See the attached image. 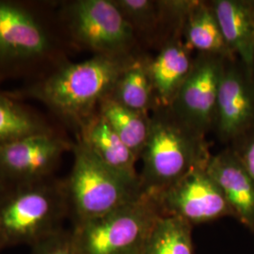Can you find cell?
<instances>
[{
    "label": "cell",
    "instance_id": "1",
    "mask_svg": "<svg viewBox=\"0 0 254 254\" xmlns=\"http://www.w3.org/2000/svg\"><path fill=\"white\" fill-rule=\"evenodd\" d=\"M134 53L93 55L80 63L68 61L27 87L8 93L17 100L41 102L58 118L78 130L109 97Z\"/></svg>",
    "mask_w": 254,
    "mask_h": 254
},
{
    "label": "cell",
    "instance_id": "2",
    "mask_svg": "<svg viewBox=\"0 0 254 254\" xmlns=\"http://www.w3.org/2000/svg\"><path fill=\"white\" fill-rule=\"evenodd\" d=\"M206 136L178 118L169 108L150 114V130L140 155L142 192L155 196L188 173L206 167L211 157Z\"/></svg>",
    "mask_w": 254,
    "mask_h": 254
},
{
    "label": "cell",
    "instance_id": "3",
    "mask_svg": "<svg viewBox=\"0 0 254 254\" xmlns=\"http://www.w3.org/2000/svg\"><path fill=\"white\" fill-rule=\"evenodd\" d=\"M63 42V35L40 10L0 0V81L38 72L42 77L68 62Z\"/></svg>",
    "mask_w": 254,
    "mask_h": 254
},
{
    "label": "cell",
    "instance_id": "4",
    "mask_svg": "<svg viewBox=\"0 0 254 254\" xmlns=\"http://www.w3.org/2000/svg\"><path fill=\"white\" fill-rule=\"evenodd\" d=\"M70 216L64 180L55 176L14 185L0 200V252L33 247L62 231Z\"/></svg>",
    "mask_w": 254,
    "mask_h": 254
},
{
    "label": "cell",
    "instance_id": "5",
    "mask_svg": "<svg viewBox=\"0 0 254 254\" xmlns=\"http://www.w3.org/2000/svg\"><path fill=\"white\" fill-rule=\"evenodd\" d=\"M72 152L73 167L64 186L73 223L99 218L142 195L140 186L111 171L79 140Z\"/></svg>",
    "mask_w": 254,
    "mask_h": 254
},
{
    "label": "cell",
    "instance_id": "6",
    "mask_svg": "<svg viewBox=\"0 0 254 254\" xmlns=\"http://www.w3.org/2000/svg\"><path fill=\"white\" fill-rule=\"evenodd\" d=\"M160 216L154 197L142 193L109 214L73 223V245L77 254H142Z\"/></svg>",
    "mask_w": 254,
    "mask_h": 254
},
{
    "label": "cell",
    "instance_id": "7",
    "mask_svg": "<svg viewBox=\"0 0 254 254\" xmlns=\"http://www.w3.org/2000/svg\"><path fill=\"white\" fill-rule=\"evenodd\" d=\"M57 24L69 44L93 55L136 52V41L114 0H73L61 4Z\"/></svg>",
    "mask_w": 254,
    "mask_h": 254
},
{
    "label": "cell",
    "instance_id": "8",
    "mask_svg": "<svg viewBox=\"0 0 254 254\" xmlns=\"http://www.w3.org/2000/svg\"><path fill=\"white\" fill-rule=\"evenodd\" d=\"M206 167L193 170L153 196L163 216L181 218L192 226L234 217L225 196Z\"/></svg>",
    "mask_w": 254,
    "mask_h": 254
},
{
    "label": "cell",
    "instance_id": "9",
    "mask_svg": "<svg viewBox=\"0 0 254 254\" xmlns=\"http://www.w3.org/2000/svg\"><path fill=\"white\" fill-rule=\"evenodd\" d=\"M226 60L217 55L197 53L190 73L169 108L204 136L214 128L218 89Z\"/></svg>",
    "mask_w": 254,
    "mask_h": 254
},
{
    "label": "cell",
    "instance_id": "10",
    "mask_svg": "<svg viewBox=\"0 0 254 254\" xmlns=\"http://www.w3.org/2000/svg\"><path fill=\"white\" fill-rule=\"evenodd\" d=\"M73 142L60 132L19 137L0 144V173L12 185L54 176L64 154Z\"/></svg>",
    "mask_w": 254,
    "mask_h": 254
},
{
    "label": "cell",
    "instance_id": "11",
    "mask_svg": "<svg viewBox=\"0 0 254 254\" xmlns=\"http://www.w3.org/2000/svg\"><path fill=\"white\" fill-rule=\"evenodd\" d=\"M254 127V74L238 59L226 60L218 89L213 130L232 144Z\"/></svg>",
    "mask_w": 254,
    "mask_h": 254
},
{
    "label": "cell",
    "instance_id": "12",
    "mask_svg": "<svg viewBox=\"0 0 254 254\" xmlns=\"http://www.w3.org/2000/svg\"><path fill=\"white\" fill-rule=\"evenodd\" d=\"M206 169L225 196L234 217L254 231V180L232 148L212 154Z\"/></svg>",
    "mask_w": 254,
    "mask_h": 254
},
{
    "label": "cell",
    "instance_id": "13",
    "mask_svg": "<svg viewBox=\"0 0 254 254\" xmlns=\"http://www.w3.org/2000/svg\"><path fill=\"white\" fill-rule=\"evenodd\" d=\"M76 139L111 171L127 181L140 186L136 168L138 158L98 112L77 130Z\"/></svg>",
    "mask_w": 254,
    "mask_h": 254
},
{
    "label": "cell",
    "instance_id": "14",
    "mask_svg": "<svg viewBox=\"0 0 254 254\" xmlns=\"http://www.w3.org/2000/svg\"><path fill=\"white\" fill-rule=\"evenodd\" d=\"M182 37H174L159 47L150 59L149 70L157 107L170 108L190 73L194 57Z\"/></svg>",
    "mask_w": 254,
    "mask_h": 254
},
{
    "label": "cell",
    "instance_id": "15",
    "mask_svg": "<svg viewBox=\"0 0 254 254\" xmlns=\"http://www.w3.org/2000/svg\"><path fill=\"white\" fill-rule=\"evenodd\" d=\"M211 4L228 47L254 74V1L213 0Z\"/></svg>",
    "mask_w": 254,
    "mask_h": 254
},
{
    "label": "cell",
    "instance_id": "16",
    "mask_svg": "<svg viewBox=\"0 0 254 254\" xmlns=\"http://www.w3.org/2000/svg\"><path fill=\"white\" fill-rule=\"evenodd\" d=\"M150 59L136 51L132 55L108 98L132 110L151 114L157 104L149 70Z\"/></svg>",
    "mask_w": 254,
    "mask_h": 254
},
{
    "label": "cell",
    "instance_id": "17",
    "mask_svg": "<svg viewBox=\"0 0 254 254\" xmlns=\"http://www.w3.org/2000/svg\"><path fill=\"white\" fill-rule=\"evenodd\" d=\"M183 40L197 53L217 55L227 60L237 59L224 40L211 1L199 0L183 29Z\"/></svg>",
    "mask_w": 254,
    "mask_h": 254
},
{
    "label": "cell",
    "instance_id": "18",
    "mask_svg": "<svg viewBox=\"0 0 254 254\" xmlns=\"http://www.w3.org/2000/svg\"><path fill=\"white\" fill-rule=\"evenodd\" d=\"M59 132L56 127L35 110L0 92V144L19 137L44 133Z\"/></svg>",
    "mask_w": 254,
    "mask_h": 254
},
{
    "label": "cell",
    "instance_id": "19",
    "mask_svg": "<svg viewBox=\"0 0 254 254\" xmlns=\"http://www.w3.org/2000/svg\"><path fill=\"white\" fill-rule=\"evenodd\" d=\"M97 112L139 160L149 135L150 114L128 109L109 98L101 102Z\"/></svg>",
    "mask_w": 254,
    "mask_h": 254
},
{
    "label": "cell",
    "instance_id": "20",
    "mask_svg": "<svg viewBox=\"0 0 254 254\" xmlns=\"http://www.w3.org/2000/svg\"><path fill=\"white\" fill-rule=\"evenodd\" d=\"M192 227L181 218L160 216L147 238L142 254H193Z\"/></svg>",
    "mask_w": 254,
    "mask_h": 254
},
{
    "label": "cell",
    "instance_id": "21",
    "mask_svg": "<svg viewBox=\"0 0 254 254\" xmlns=\"http://www.w3.org/2000/svg\"><path fill=\"white\" fill-rule=\"evenodd\" d=\"M128 25L133 29L136 41L152 45L161 42V25L156 0H114Z\"/></svg>",
    "mask_w": 254,
    "mask_h": 254
},
{
    "label": "cell",
    "instance_id": "22",
    "mask_svg": "<svg viewBox=\"0 0 254 254\" xmlns=\"http://www.w3.org/2000/svg\"><path fill=\"white\" fill-rule=\"evenodd\" d=\"M156 2L161 25V46L174 37L183 38L186 22L199 0H156Z\"/></svg>",
    "mask_w": 254,
    "mask_h": 254
},
{
    "label": "cell",
    "instance_id": "23",
    "mask_svg": "<svg viewBox=\"0 0 254 254\" xmlns=\"http://www.w3.org/2000/svg\"><path fill=\"white\" fill-rule=\"evenodd\" d=\"M32 254H77L71 230H64L48 236L33 246Z\"/></svg>",
    "mask_w": 254,
    "mask_h": 254
},
{
    "label": "cell",
    "instance_id": "24",
    "mask_svg": "<svg viewBox=\"0 0 254 254\" xmlns=\"http://www.w3.org/2000/svg\"><path fill=\"white\" fill-rule=\"evenodd\" d=\"M230 147L254 180V127L230 144Z\"/></svg>",
    "mask_w": 254,
    "mask_h": 254
},
{
    "label": "cell",
    "instance_id": "25",
    "mask_svg": "<svg viewBox=\"0 0 254 254\" xmlns=\"http://www.w3.org/2000/svg\"><path fill=\"white\" fill-rule=\"evenodd\" d=\"M13 186L14 185H12L2 173H0V200L5 197V195Z\"/></svg>",
    "mask_w": 254,
    "mask_h": 254
}]
</instances>
